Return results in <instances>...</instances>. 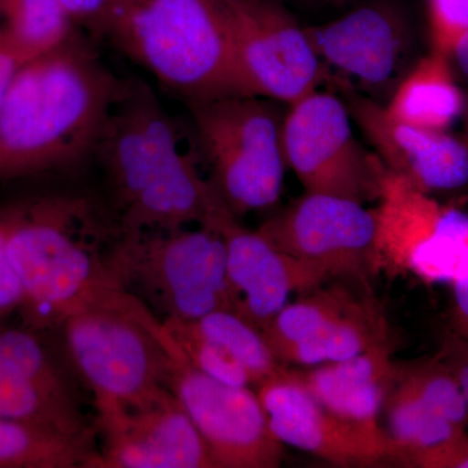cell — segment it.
Masks as SVG:
<instances>
[{
  "label": "cell",
  "instance_id": "1",
  "mask_svg": "<svg viewBox=\"0 0 468 468\" xmlns=\"http://www.w3.org/2000/svg\"><path fill=\"white\" fill-rule=\"evenodd\" d=\"M140 77H126L103 126L91 165L124 232L220 227L232 212L197 165V143Z\"/></svg>",
  "mask_w": 468,
  "mask_h": 468
},
{
  "label": "cell",
  "instance_id": "2",
  "mask_svg": "<svg viewBox=\"0 0 468 468\" xmlns=\"http://www.w3.org/2000/svg\"><path fill=\"white\" fill-rule=\"evenodd\" d=\"M122 80L81 30L18 67L0 106V183L91 165Z\"/></svg>",
  "mask_w": 468,
  "mask_h": 468
},
{
  "label": "cell",
  "instance_id": "3",
  "mask_svg": "<svg viewBox=\"0 0 468 468\" xmlns=\"http://www.w3.org/2000/svg\"><path fill=\"white\" fill-rule=\"evenodd\" d=\"M120 230L104 197L48 194L0 208V233L23 292L17 314L27 328H60L76 313L125 292L106 264Z\"/></svg>",
  "mask_w": 468,
  "mask_h": 468
},
{
  "label": "cell",
  "instance_id": "4",
  "mask_svg": "<svg viewBox=\"0 0 468 468\" xmlns=\"http://www.w3.org/2000/svg\"><path fill=\"white\" fill-rule=\"evenodd\" d=\"M101 39L185 104L242 94L223 0H113Z\"/></svg>",
  "mask_w": 468,
  "mask_h": 468
},
{
  "label": "cell",
  "instance_id": "5",
  "mask_svg": "<svg viewBox=\"0 0 468 468\" xmlns=\"http://www.w3.org/2000/svg\"><path fill=\"white\" fill-rule=\"evenodd\" d=\"M117 285L160 320L230 310L227 250L217 228L120 230L106 252Z\"/></svg>",
  "mask_w": 468,
  "mask_h": 468
},
{
  "label": "cell",
  "instance_id": "6",
  "mask_svg": "<svg viewBox=\"0 0 468 468\" xmlns=\"http://www.w3.org/2000/svg\"><path fill=\"white\" fill-rule=\"evenodd\" d=\"M186 107L209 181L234 217L275 205L288 167L279 101L232 94Z\"/></svg>",
  "mask_w": 468,
  "mask_h": 468
},
{
  "label": "cell",
  "instance_id": "7",
  "mask_svg": "<svg viewBox=\"0 0 468 468\" xmlns=\"http://www.w3.org/2000/svg\"><path fill=\"white\" fill-rule=\"evenodd\" d=\"M155 319L143 302L122 292L60 325L68 356L94 394L97 411L141 408L169 392Z\"/></svg>",
  "mask_w": 468,
  "mask_h": 468
},
{
  "label": "cell",
  "instance_id": "8",
  "mask_svg": "<svg viewBox=\"0 0 468 468\" xmlns=\"http://www.w3.org/2000/svg\"><path fill=\"white\" fill-rule=\"evenodd\" d=\"M371 273L452 282L468 258V215L440 205L402 176L385 172L375 207Z\"/></svg>",
  "mask_w": 468,
  "mask_h": 468
},
{
  "label": "cell",
  "instance_id": "9",
  "mask_svg": "<svg viewBox=\"0 0 468 468\" xmlns=\"http://www.w3.org/2000/svg\"><path fill=\"white\" fill-rule=\"evenodd\" d=\"M155 332L167 356L168 388L207 446L215 468H276L284 445L276 439L254 388L211 378L194 367L162 320Z\"/></svg>",
  "mask_w": 468,
  "mask_h": 468
},
{
  "label": "cell",
  "instance_id": "10",
  "mask_svg": "<svg viewBox=\"0 0 468 468\" xmlns=\"http://www.w3.org/2000/svg\"><path fill=\"white\" fill-rule=\"evenodd\" d=\"M350 119L332 92L316 89L294 101L282 125L286 165L306 192L378 203L387 167L354 137Z\"/></svg>",
  "mask_w": 468,
  "mask_h": 468
},
{
  "label": "cell",
  "instance_id": "11",
  "mask_svg": "<svg viewBox=\"0 0 468 468\" xmlns=\"http://www.w3.org/2000/svg\"><path fill=\"white\" fill-rule=\"evenodd\" d=\"M232 32L239 90L294 103L316 90L325 72L306 29L275 0H223Z\"/></svg>",
  "mask_w": 468,
  "mask_h": 468
},
{
  "label": "cell",
  "instance_id": "12",
  "mask_svg": "<svg viewBox=\"0 0 468 468\" xmlns=\"http://www.w3.org/2000/svg\"><path fill=\"white\" fill-rule=\"evenodd\" d=\"M258 233L279 250L325 268L334 280H365L371 272L377 212L351 199L306 192Z\"/></svg>",
  "mask_w": 468,
  "mask_h": 468
},
{
  "label": "cell",
  "instance_id": "13",
  "mask_svg": "<svg viewBox=\"0 0 468 468\" xmlns=\"http://www.w3.org/2000/svg\"><path fill=\"white\" fill-rule=\"evenodd\" d=\"M255 392L282 445L338 467L403 466V452L388 433L367 432L335 417L289 374L288 367L258 385Z\"/></svg>",
  "mask_w": 468,
  "mask_h": 468
},
{
  "label": "cell",
  "instance_id": "14",
  "mask_svg": "<svg viewBox=\"0 0 468 468\" xmlns=\"http://www.w3.org/2000/svg\"><path fill=\"white\" fill-rule=\"evenodd\" d=\"M98 424L103 445L89 468H215L171 390L141 408L101 410Z\"/></svg>",
  "mask_w": 468,
  "mask_h": 468
},
{
  "label": "cell",
  "instance_id": "15",
  "mask_svg": "<svg viewBox=\"0 0 468 468\" xmlns=\"http://www.w3.org/2000/svg\"><path fill=\"white\" fill-rule=\"evenodd\" d=\"M383 414L385 432L401 449L406 467L468 428V405L461 385L437 356L397 363Z\"/></svg>",
  "mask_w": 468,
  "mask_h": 468
},
{
  "label": "cell",
  "instance_id": "16",
  "mask_svg": "<svg viewBox=\"0 0 468 468\" xmlns=\"http://www.w3.org/2000/svg\"><path fill=\"white\" fill-rule=\"evenodd\" d=\"M227 250L230 310L263 332L294 292H309L331 282L319 264L298 260L239 224L229 215L220 224Z\"/></svg>",
  "mask_w": 468,
  "mask_h": 468
},
{
  "label": "cell",
  "instance_id": "17",
  "mask_svg": "<svg viewBox=\"0 0 468 468\" xmlns=\"http://www.w3.org/2000/svg\"><path fill=\"white\" fill-rule=\"evenodd\" d=\"M345 103L388 171L432 194L468 185V144L448 132L408 124L383 104L345 85Z\"/></svg>",
  "mask_w": 468,
  "mask_h": 468
},
{
  "label": "cell",
  "instance_id": "18",
  "mask_svg": "<svg viewBox=\"0 0 468 468\" xmlns=\"http://www.w3.org/2000/svg\"><path fill=\"white\" fill-rule=\"evenodd\" d=\"M165 328L194 367L224 383L255 389L285 368L263 332L233 311H215L194 320L169 319Z\"/></svg>",
  "mask_w": 468,
  "mask_h": 468
},
{
  "label": "cell",
  "instance_id": "19",
  "mask_svg": "<svg viewBox=\"0 0 468 468\" xmlns=\"http://www.w3.org/2000/svg\"><path fill=\"white\" fill-rule=\"evenodd\" d=\"M306 33L323 63L369 88L393 79L405 50L402 17L385 5L360 7Z\"/></svg>",
  "mask_w": 468,
  "mask_h": 468
},
{
  "label": "cell",
  "instance_id": "20",
  "mask_svg": "<svg viewBox=\"0 0 468 468\" xmlns=\"http://www.w3.org/2000/svg\"><path fill=\"white\" fill-rule=\"evenodd\" d=\"M393 350L394 344H385L340 362L288 367V371L335 417L381 435L387 432L380 417L396 377Z\"/></svg>",
  "mask_w": 468,
  "mask_h": 468
},
{
  "label": "cell",
  "instance_id": "21",
  "mask_svg": "<svg viewBox=\"0 0 468 468\" xmlns=\"http://www.w3.org/2000/svg\"><path fill=\"white\" fill-rule=\"evenodd\" d=\"M335 280L286 304L264 329V338L279 362L292 350L335 340L375 300L366 282L354 289L349 284L354 279Z\"/></svg>",
  "mask_w": 468,
  "mask_h": 468
},
{
  "label": "cell",
  "instance_id": "22",
  "mask_svg": "<svg viewBox=\"0 0 468 468\" xmlns=\"http://www.w3.org/2000/svg\"><path fill=\"white\" fill-rule=\"evenodd\" d=\"M452 58L433 51L420 58L399 82L385 107L408 124L446 132L464 110L463 92L455 84Z\"/></svg>",
  "mask_w": 468,
  "mask_h": 468
},
{
  "label": "cell",
  "instance_id": "23",
  "mask_svg": "<svg viewBox=\"0 0 468 468\" xmlns=\"http://www.w3.org/2000/svg\"><path fill=\"white\" fill-rule=\"evenodd\" d=\"M77 30L60 0H0V50L18 66L55 50Z\"/></svg>",
  "mask_w": 468,
  "mask_h": 468
},
{
  "label": "cell",
  "instance_id": "24",
  "mask_svg": "<svg viewBox=\"0 0 468 468\" xmlns=\"http://www.w3.org/2000/svg\"><path fill=\"white\" fill-rule=\"evenodd\" d=\"M0 419L43 428L60 435L92 436L72 393L60 392L26 378H0Z\"/></svg>",
  "mask_w": 468,
  "mask_h": 468
},
{
  "label": "cell",
  "instance_id": "25",
  "mask_svg": "<svg viewBox=\"0 0 468 468\" xmlns=\"http://www.w3.org/2000/svg\"><path fill=\"white\" fill-rule=\"evenodd\" d=\"M92 436L73 437L0 419V468H89Z\"/></svg>",
  "mask_w": 468,
  "mask_h": 468
},
{
  "label": "cell",
  "instance_id": "26",
  "mask_svg": "<svg viewBox=\"0 0 468 468\" xmlns=\"http://www.w3.org/2000/svg\"><path fill=\"white\" fill-rule=\"evenodd\" d=\"M3 323L0 322V378H30L60 392L72 393L36 332L8 328Z\"/></svg>",
  "mask_w": 468,
  "mask_h": 468
},
{
  "label": "cell",
  "instance_id": "27",
  "mask_svg": "<svg viewBox=\"0 0 468 468\" xmlns=\"http://www.w3.org/2000/svg\"><path fill=\"white\" fill-rule=\"evenodd\" d=\"M427 15L433 51L451 58L468 29V0H427Z\"/></svg>",
  "mask_w": 468,
  "mask_h": 468
},
{
  "label": "cell",
  "instance_id": "28",
  "mask_svg": "<svg viewBox=\"0 0 468 468\" xmlns=\"http://www.w3.org/2000/svg\"><path fill=\"white\" fill-rule=\"evenodd\" d=\"M77 29L92 39L103 38L104 27L113 0H60Z\"/></svg>",
  "mask_w": 468,
  "mask_h": 468
},
{
  "label": "cell",
  "instance_id": "29",
  "mask_svg": "<svg viewBox=\"0 0 468 468\" xmlns=\"http://www.w3.org/2000/svg\"><path fill=\"white\" fill-rule=\"evenodd\" d=\"M23 302L20 282L14 264L9 260L7 246L0 233V322L17 314Z\"/></svg>",
  "mask_w": 468,
  "mask_h": 468
},
{
  "label": "cell",
  "instance_id": "30",
  "mask_svg": "<svg viewBox=\"0 0 468 468\" xmlns=\"http://www.w3.org/2000/svg\"><path fill=\"white\" fill-rule=\"evenodd\" d=\"M409 467L418 468H468V428L441 448L418 455Z\"/></svg>",
  "mask_w": 468,
  "mask_h": 468
},
{
  "label": "cell",
  "instance_id": "31",
  "mask_svg": "<svg viewBox=\"0 0 468 468\" xmlns=\"http://www.w3.org/2000/svg\"><path fill=\"white\" fill-rule=\"evenodd\" d=\"M437 356L457 378L468 405V338L460 337V335L448 332Z\"/></svg>",
  "mask_w": 468,
  "mask_h": 468
},
{
  "label": "cell",
  "instance_id": "32",
  "mask_svg": "<svg viewBox=\"0 0 468 468\" xmlns=\"http://www.w3.org/2000/svg\"><path fill=\"white\" fill-rule=\"evenodd\" d=\"M452 306L449 334L468 338V258L452 282Z\"/></svg>",
  "mask_w": 468,
  "mask_h": 468
},
{
  "label": "cell",
  "instance_id": "33",
  "mask_svg": "<svg viewBox=\"0 0 468 468\" xmlns=\"http://www.w3.org/2000/svg\"><path fill=\"white\" fill-rule=\"evenodd\" d=\"M451 58H454L461 72L468 80V29L458 39L457 45L454 46V50L452 52Z\"/></svg>",
  "mask_w": 468,
  "mask_h": 468
},
{
  "label": "cell",
  "instance_id": "34",
  "mask_svg": "<svg viewBox=\"0 0 468 468\" xmlns=\"http://www.w3.org/2000/svg\"><path fill=\"white\" fill-rule=\"evenodd\" d=\"M316 2L331 3V5H343L345 0H316Z\"/></svg>",
  "mask_w": 468,
  "mask_h": 468
},
{
  "label": "cell",
  "instance_id": "35",
  "mask_svg": "<svg viewBox=\"0 0 468 468\" xmlns=\"http://www.w3.org/2000/svg\"><path fill=\"white\" fill-rule=\"evenodd\" d=\"M467 132H468V110H467Z\"/></svg>",
  "mask_w": 468,
  "mask_h": 468
}]
</instances>
